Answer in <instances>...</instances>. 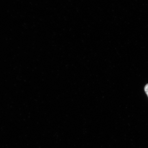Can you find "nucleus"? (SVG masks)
<instances>
[{"label": "nucleus", "mask_w": 148, "mask_h": 148, "mask_svg": "<svg viewBox=\"0 0 148 148\" xmlns=\"http://www.w3.org/2000/svg\"><path fill=\"white\" fill-rule=\"evenodd\" d=\"M144 90L146 92V94H147L148 97V84L146 85L144 88Z\"/></svg>", "instance_id": "obj_1"}]
</instances>
